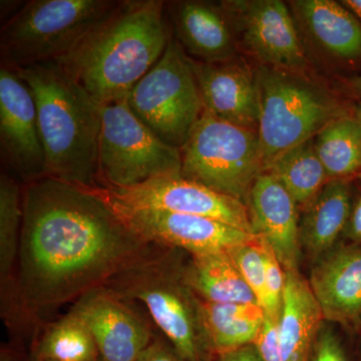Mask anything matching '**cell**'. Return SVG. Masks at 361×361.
I'll return each mask as SVG.
<instances>
[{
	"label": "cell",
	"instance_id": "obj_33",
	"mask_svg": "<svg viewBox=\"0 0 361 361\" xmlns=\"http://www.w3.org/2000/svg\"><path fill=\"white\" fill-rule=\"evenodd\" d=\"M342 237L348 240V244L361 246V191L353 196L350 215Z\"/></svg>",
	"mask_w": 361,
	"mask_h": 361
},
{
	"label": "cell",
	"instance_id": "obj_35",
	"mask_svg": "<svg viewBox=\"0 0 361 361\" xmlns=\"http://www.w3.org/2000/svg\"><path fill=\"white\" fill-rule=\"evenodd\" d=\"M0 361H27L23 356V351L13 345H2L0 353ZM30 361V360H28Z\"/></svg>",
	"mask_w": 361,
	"mask_h": 361
},
{
	"label": "cell",
	"instance_id": "obj_22",
	"mask_svg": "<svg viewBox=\"0 0 361 361\" xmlns=\"http://www.w3.org/2000/svg\"><path fill=\"white\" fill-rule=\"evenodd\" d=\"M184 274L190 288L205 302L259 304L228 252L191 256Z\"/></svg>",
	"mask_w": 361,
	"mask_h": 361
},
{
	"label": "cell",
	"instance_id": "obj_18",
	"mask_svg": "<svg viewBox=\"0 0 361 361\" xmlns=\"http://www.w3.org/2000/svg\"><path fill=\"white\" fill-rule=\"evenodd\" d=\"M169 13L175 39L194 61L219 63L234 59L236 45L231 21L222 6L205 1L171 2Z\"/></svg>",
	"mask_w": 361,
	"mask_h": 361
},
{
	"label": "cell",
	"instance_id": "obj_40",
	"mask_svg": "<svg viewBox=\"0 0 361 361\" xmlns=\"http://www.w3.org/2000/svg\"><path fill=\"white\" fill-rule=\"evenodd\" d=\"M45 361H58V360H45Z\"/></svg>",
	"mask_w": 361,
	"mask_h": 361
},
{
	"label": "cell",
	"instance_id": "obj_37",
	"mask_svg": "<svg viewBox=\"0 0 361 361\" xmlns=\"http://www.w3.org/2000/svg\"><path fill=\"white\" fill-rule=\"evenodd\" d=\"M348 84L353 94L361 99V75L351 78L350 80H348Z\"/></svg>",
	"mask_w": 361,
	"mask_h": 361
},
{
	"label": "cell",
	"instance_id": "obj_27",
	"mask_svg": "<svg viewBox=\"0 0 361 361\" xmlns=\"http://www.w3.org/2000/svg\"><path fill=\"white\" fill-rule=\"evenodd\" d=\"M99 361V349L84 322L70 312L45 330L30 361Z\"/></svg>",
	"mask_w": 361,
	"mask_h": 361
},
{
	"label": "cell",
	"instance_id": "obj_15",
	"mask_svg": "<svg viewBox=\"0 0 361 361\" xmlns=\"http://www.w3.org/2000/svg\"><path fill=\"white\" fill-rule=\"evenodd\" d=\"M297 206L285 188L266 172L256 179L247 200L254 234L271 247L285 271L298 270L300 259Z\"/></svg>",
	"mask_w": 361,
	"mask_h": 361
},
{
	"label": "cell",
	"instance_id": "obj_38",
	"mask_svg": "<svg viewBox=\"0 0 361 361\" xmlns=\"http://www.w3.org/2000/svg\"><path fill=\"white\" fill-rule=\"evenodd\" d=\"M353 116H355L357 122L360 123L361 127V102L353 108Z\"/></svg>",
	"mask_w": 361,
	"mask_h": 361
},
{
	"label": "cell",
	"instance_id": "obj_11",
	"mask_svg": "<svg viewBox=\"0 0 361 361\" xmlns=\"http://www.w3.org/2000/svg\"><path fill=\"white\" fill-rule=\"evenodd\" d=\"M104 200L133 231L149 243L184 250L191 256L228 252L257 237L210 218L157 209L134 208Z\"/></svg>",
	"mask_w": 361,
	"mask_h": 361
},
{
	"label": "cell",
	"instance_id": "obj_7",
	"mask_svg": "<svg viewBox=\"0 0 361 361\" xmlns=\"http://www.w3.org/2000/svg\"><path fill=\"white\" fill-rule=\"evenodd\" d=\"M180 154L182 177L244 204L264 172L258 130L225 122L206 111Z\"/></svg>",
	"mask_w": 361,
	"mask_h": 361
},
{
	"label": "cell",
	"instance_id": "obj_4",
	"mask_svg": "<svg viewBox=\"0 0 361 361\" xmlns=\"http://www.w3.org/2000/svg\"><path fill=\"white\" fill-rule=\"evenodd\" d=\"M177 249L152 246L104 286L125 300L139 301L171 345L186 361L216 357L204 331L201 299L185 279Z\"/></svg>",
	"mask_w": 361,
	"mask_h": 361
},
{
	"label": "cell",
	"instance_id": "obj_29",
	"mask_svg": "<svg viewBox=\"0 0 361 361\" xmlns=\"http://www.w3.org/2000/svg\"><path fill=\"white\" fill-rule=\"evenodd\" d=\"M262 243L265 253V302L263 310L265 315L279 317L286 280L285 270L271 247L264 240H262Z\"/></svg>",
	"mask_w": 361,
	"mask_h": 361
},
{
	"label": "cell",
	"instance_id": "obj_39",
	"mask_svg": "<svg viewBox=\"0 0 361 361\" xmlns=\"http://www.w3.org/2000/svg\"><path fill=\"white\" fill-rule=\"evenodd\" d=\"M355 178H356V179L360 180V182H361V172L360 173V174L356 176Z\"/></svg>",
	"mask_w": 361,
	"mask_h": 361
},
{
	"label": "cell",
	"instance_id": "obj_14",
	"mask_svg": "<svg viewBox=\"0 0 361 361\" xmlns=\"http://www.w3.org/2000/svg\"><path fill=\"white\" fill-rule=\"evenodd\" d=\"M70 312L89 329L101 361H137L155 337L128 301L106 286L80 297Z\"/></svg>",
	"mask_w": 361,
	"mask_h": 361
},
{
	"label": "cell",
	"instance_id": "obj_10",
	"mask_svg": "<svg viewBox=\"0 0 361 361\" xmlns=\"http://www.w3.org/2000/svg\"><path fill=\"white\" fill-rule=\"evenodd\" d=\"M92 189L102 198L122 205L201 216L254 234L246 204L180 175L161 176L121 189Z\"/></svg>",
	"mask_w": 361,
	"mask_h": 361
},
{
	"label": "cell",
	"instance_id": "obj_9",
	"mask_svg": "<svg viewBox=\"0 0 361 361\" xmlns=\"http://www.w3.org/2000/svg\"><path fill=\"white\" fill-rule=\"evenodd\" d=\"M180 149L161 141L130 110L128 99L102 104L97 184L121 189L180 175Z\"/></svg>",
	"mask_w": 361,
	"mask_h": 361
},
{
	"label": "cell",
	"instance_id": "obj_21",
	"mask_svg": "<svg viewBox=\"0 0 361 361\" xmlns=\"http://www.w3.org/2000/svg\"><path fill=\"white\" fill-rule=\"evenodd\" d=\"M353 199L350 180L334 179L305 206L300 222V241L311 255H325L334 248L339 237L343 236Z\"/></svg>",
	"mask_w": 361,
	"mask_h": 361
},
{
	"label": "cell",
	"instance_id": "obj_28",
	"mask_svg": "<svg viewBox=\"0 0 361 361\" xmlns=\"http://www.w3.org/2000/svg\"><path fill=\"white\" fill-rule=\"evenodd\" d=\"M252 292L263 308L265 302V253L262 240L255 239L228 251Z\"/></svg>",
	"mask_w": 361,
	"mask_h": 361
},
{
	"label": "cell",
	"instance_id": "obj_31",
	"mask_svg": "<svg viewBox=\"0 0 361 361\" xmlns=\"http://www.w3.org/2000/svg\"><path fill=\"white\" fill-rule=\"evenodd\" d=\"M310 361H351L341 339L330 329H320Z\"/></svg>",
	"mask_w": 361,
	"mask_h": 361
},
{
	"label": "cell",
	"instance_id": "obj_17",
	"mask_svg": "<svg viewBox=\"0 0 361 361\" xmlns=\"http://www.w3.org/2000/svg\"><path fill=\"white\" fill-rule=\"evenodd\" d=\"M192 63L204 111L225 122L258 130L260 97L257 80L245 65L234 59L219 63L192 59Z\"/></svg>",
	"mask_w": 361,
	"mask_h": 361
},
{
	"label": "cell",
	"instance_id": "obj_41",
	"mask_svg": "<svg viewBox=\"0 0 361 361\" xmlns=\"http://www.w3.org/2000/svg\"><path fill=\"white\" fill-rule=\"evenodd\" d=\"M99 361H101V360H99Z\"/></svg>",
	"mask_w": 361,
	"mask_h": 361
},
{
	"label": "cell",
	"instance_id": "obj_5",
	"mask_svg": "<svg viewBox=\"0 0 361 361\" xmlns=\"http://www.w3.org/2000/svg\"><path fill=\"white\" fill-rule=\"evenodd\" d=\"M258 137L265 169L286 152L314 139L348 111L324 90L300 73L262 66L257 75Z\"/></svg>",
	"mask_w": 361,
	"mask_h": 361
},
{
	"label": "cell",
	"instance_id": "obj_23",
	"mask_svg": "<svg viewBox=\"0 0 361 361\" xmlns=\"http://www.w3.org/2000/svg\"><path fill=\"white\" fill-rule=\"evenodd\" d=\"M203 329L216 357L255 341L265 311L257 303L219 304L201 300Z\"/></svg>",
	"mask_w": 361,
	"mask_h": 361
},
{
	"label": "cell",
	"instance_id": "obj_25",
	"mask_svg": "<svg viewBox=\"0 0 361 361\" xmlns=\"http://www.w3.org/2000/svg\"><path fill=\"white\" fill-rule=\"evenodd\" d=\"M314 146L330 180H350L361 172V127L353 110L325 126Z\"/></svg>",
	"mask_w": 361,
	"mask_h": 361
},
{
	"label": "cell",
	"instance_id": "obj_8",
	"mask_svg": "<svg viewBox=\"0 0 361 361\" xmlns=\"http://www.w3.org/2000/svg\"><path fill=\"white\" fill-rule=\"evenodd\" d=\"M130 110L161 141L182 149L204 113L193 63L171 35L163 56L128 97Z\"/></svg>",
	"mask_w": 361,
	"mask_h": 361
},
{
	"label": "cell",
	"instance_id": "obj_12",
	"mask_svg": "<svg viewBox=\"0 0 361 361\" xmlns=\"http://www.w3.org/2000/svg\"><path fill=\"white\" fill-rule=\"evenodd\" d=\"M0 153L9 175L25 185L45 177L37 104L13 68H0Z\"/></svg>",
	"mask_w": 361,
	"mask_h": 361
},
{
	"label": "cell",
	"instance_id": "obj_16",
	"mask_svg": "<svg viewBox=\"0 0 361 361\" xmlns=\"http://www.w3.org/2000/svg\"><path fill=\"white\" fill-rule=\"evenodd\" d=\"M310 284L323 317L351 331L361 329V246L343 244L323 256Z\"/></svg>",
	"mask_w": 361,
	"mask_h": 361
},
{
	"label": "cell",
	"instance_id": "obj_19",
	"mask_svg": "<svg viewBox=\"0 0 361 361\" xmlns=\"http://www.w3.org/2000/svg\"><path fill=\"white\" fill-rule=\"evenodd\" d=\"M285 287L278 320L283 361H310L323 313L310 281L298 270L285 271Z\"/></svg>",
	"mask_w": 361,
	"mask_h": 361
},
{
	"label": "cell",
	"instance_id": "obj_34",
	"mask_svg": "<svg viewBox=\"0 0 361 361\" xmlns=\"http://www.w3.org/2000/svg\"><path fill=\"white\" fill-rule=\"evenodd\" d=\"M216 361H262L253 344L218 356Z\"/></svg>",
	"mask_w": 361,
	"mask_h": 361
},
{
	"label": "cell",
	"instance_id": "obj_26",
	"mask_svg": "<svg viewBox=\"0 0 361 361\" xmlns=\"http://www.w3.org/2000/svg\"><path fill=\"white\" fill-rule=\"evenodd\" d=\"M264 172L272 175L297 205L310 203L330 178L316 153L314 139L299 145L272 161Z\"/></svg>",
	"mask_w": 361,
	"mask_h": 361
},
{
	"label": "cell",
	"instance_id": "obj_30",
	"mask_svg": "<svg viewBox=\"0 0 361 361\" xmlns=\"http://www.w3.org/2000/svg\"><path fill=\"white\" fill-rule=\"evenodd\" d=\"M278 320L279 317L265 315L262 327L254 341L253 345L262 361H283L280 350Z\"/></svg>",
	"mask_w": 361,
	"mask_h": 361
},
{
	"label": "cell",
	"instance_id": "obj_3",
	"mask_svg": "<svg viewBox=\"0 0 361 361\" xmlns=\"http://www.w3.org/2000/svg\"><path fill=\"white\" fill-rule=\"evenodd\" d=\"M32 90L44 145L45 177L97 188L102 104L58 61L13 68Z\"/></svg>",
	"mask_w": 361,
	"mask_h": 361
},
{
	"label": "cell",
	"instance_id": "obj_36",
	"mask_svg": "<svg viewBox=\"0 0 361 361\" xmlns=\"http://www.w3.org/2000/svg\"><path fill=\"white\" fill-rule=\"evenodd\" d=\"M341 2L361 21V0H343Z\"/></svg>",
	"mask_w": 361,
	"mask_h": 361
},
{
	"label": "cell",
	"instance_id": "obj_1",
	"mask_svg": "<svg viewBox=\"0 0 361 361\" xmlns=\"http://www.w3.org/2000/svg\"><path fill=\"white\" fill-rule=\"evenodd\" d=\"M16 286L23 315L104 286L153 244L90 188L44 177L25 185Z\"/></svg>",
	"mask_w": 361,
	"mask_h": 361
},
{
	"label": "cell",
	"instance_id": "obj_13",
	"mask_svg": "<svg viewBox=\"0 0 361 361\" xmlns=\"http://www.w3.org/2000/svg\"><path fill=\"white\" fill-rule=\"evenodd\" d=\"M221 6L236 20L244 45L263 66L303 75L307 59L283 1H224Z\"/></svg>",
	"mask_w": 361,
	"mask_h": 361
},
{
	"label": "cell",
	"instance_id": "obj_32",
	"mask_svg": "<svg viewBox=\"0 0 361 361\" xmlns=\"http://www.w3.org/2000/svg\"><path fill=\"white\" fill-rule=\"evenodd\" d=\"M137 361H186L167 339L155 336Z\"/></svg>",
	"mask_w": 361,
	"mask_h": 361
},
{
	"label": "cell",
	"instance_id": "obj_24",
	"mask_svg": "<svg viewBox=\"0 0 361 361\" xmlns=\"http://www.w3.org/2000/svg\"><path fill=\"white\" fill-rule=\"evenodd\" d=\"M23 191L7 172L0 175V278L2 310L18 306L16 274L23 225Z\"/></svg>",
	"mask_w": 361,
	"mask_h": 361
},
{
	"label": "cell",
	"instance_id": "obj_20",
	"mask_svg": "<svg viewBox=\"0 0 361 361\" xmlns=\"http://www.w3.org/2000/svg\"><path fill=\"white\" fill-rule=\"evenodd\" d=\"M291 4L305 32L325 54L345 63L361 59V21L342 2L298 0Z\"/></svg>",
	"mask_w": 361,
	"mask_h": 361
},
{
	"label": "cell",
	"instance_id": "obj_6",
	"mask_svg": "<svg viewBox=\"0 0 361 361\" xmlns=\"http://www.w3.org/2000/svg\"><path fill=\"white\" fill-rule=\"evenodd\" d=\"M118 0H32L0 33L1 65L23 68L66 56Z\"/></svg>",
	"mask_w": 361,
	"mask_h": 361
},
{
	"label": "cell",
	"instance_id": "obj_2",
	"mask_svg": "<svg viewBox=\"0 0 361 361\" xmlns=\"http://www.w3.org/2000/svg\"><path fill=\"white\" fill-rule=\"evenodd\" d=\"M161 0H121L59 65L97 103L128 99L163 56L170 30Z\"/></svg>",
	"mask_w": 361,
	"mask_h": 361
}]
</instances>
